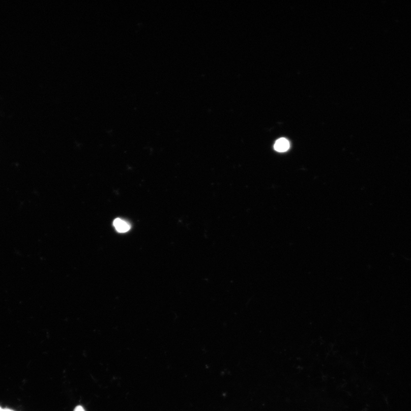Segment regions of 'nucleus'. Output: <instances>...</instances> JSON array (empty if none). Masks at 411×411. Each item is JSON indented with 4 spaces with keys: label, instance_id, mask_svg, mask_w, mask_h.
I'll return each instance as SVG.
<instances>
[{
    "label": "nucleus",
    "instance_id": "39448f33",
    "mask_svg": "<svg viewBox=\"0 0 411 411\" xmlns=\"http://www.w3.org/2000/svg\"><path fill=\"white\" fill-rule=\"evenodd\" d=\"M0 411H4V409L0 407Z\"/></svg>",
    "mask_w": 411,
    "mask_h": 411
},
{
    "label": "nucleus",
    "instance_id": "f257e3e1",
    "mask_svg": "<svg viewBox=\"0 0 411 411\" xmlns=\"http://www.w3.org/2000/svg\"><path fill=\"white\" fill-rule=\"evenodd\" d=\"M113 225L116 230L119 232L124 233L128 232L130 229L129 224L127 222L120 218L115 219Z\"/></svg>",
    "mask_w": 411,
    "mask_h": 411
},
{
    "label": "nucleus",
    "instance_id": "20e7f679",
    "mask_svg": "<svg viewBox=\"0 0 411 411\" xmlns=\"http://www.w3.org/2000/svg\"><path fill=\"white\" fill-rule=\"evenodd\" d=\"M4 411H14V410H12L11 409L7 408V409H4Z\"/></svg>",
    "mask_w": 411,
    "mask_h": 411
},
{
    "label": "nucleus",
    "instance_id": "7ed1b4c3",
    "mask_svg": "<svg viewBox=\"0 0 411 411\" xmlns=\"http://www.w3.org/2000/svg\"><path fill=\"white\" fill-rule=\"evenodd\" d=\"M74 411H85V410L84 409L82 406L78 405L75 409H74Z\"/></svg>",
    "mask_w": 411,
    "mask_h": 411
},
{
    "label": "nucleus",
    "instance_id": "f03ea898",
    "mask_svg": "<svg viewBox=\"0 0 411 411\" xmlns=\"http://www.w3.org/2000/svg\"><path fill=\"white\" fill-rule=\"evenodd\" d=\"M289 148V143L288 140L286 138H280L274 144V149L275 151L279 152H284L288 150Z\"/></svg>",
    "mask_w": 411,
    "mask_h": 411
}]
</instances>
